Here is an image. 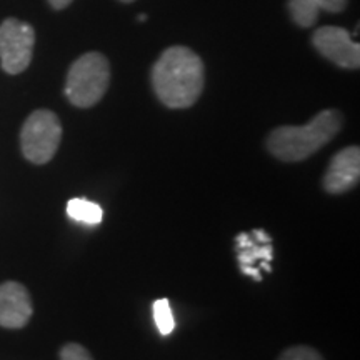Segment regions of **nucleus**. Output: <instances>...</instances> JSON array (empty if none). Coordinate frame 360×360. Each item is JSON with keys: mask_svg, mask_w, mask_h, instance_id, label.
Returning a JSON list of instances; mask_svg holds the SVG:
<instances>
[{"mask_svg": "<svg viewBox=\"0 0 360 360\" xmlns=\"http://www.w3.org/2000/svg\"><path fill=\"white\" fill-rule=\"evenodd\" d=\"M205 82L204 62L187 47H170L162 52L152 69V87L169 109H187L199 101Z\"/></svg>", "mask_w": 360, "mask_h": 360, "instance_id": "f257e3e1", "label": "nucleus"}, {"mask_svg": "<svg viewBox=\"0 0 360 360\" xmlns=\"http://www.w3.org/2000/svg\"><path fill=\"white\" fill-rule=\"evenodd\" d=\"M342 129V114L337 109H327L302 127L285 125L269 134L267 148L283 162H300L315 154L332 141Z\"/></svg>", "mask_w": 360, "mask_h": 360, "instance_id": "f03ea898", "label": "nucleus"}, {"mask_svg": "<svg viewBox=\"0 0 360 360\" xmlns=\"http://www.w3.org/2000/svg\"><path fill=\"white\" fill-rule=\"evenodd\" d=\"M110 82V65L105 56L87 52L72 64L65 80V96L72 105L89 109L105 96Z\"/></svg>", "mask_w": 360, "mask_h": 360, "instance_id": "7ed1b4c3", "label": "nucleus"}, {"mask_svg": "<svg viewBox=\"0 0 360 360\" xmlns=\"http://www.w3.org/2000/svg\"><path fill=\"white\" fill-rule=\"evenodd\" d=\"M62 141V125L52 110L39 109L27 117L20 130L22 154L32 164L52 160Z\"/></svg>", "mask_w": 360, "mask_h": 360, "instance_id": "20e7f679", "label": "nucleus"}, {"mask_svg": "<svg viewBox=\"0 0 360 360\" xmlns=\"http://www.w3.org/2000/svg\"><path fill=\"white\" fill-rule=\"evenodd\" d=\"M34 27L27 22L7 19L0 24V65L11 75L22 74L32 60Z\"/></svg>", "mask_w": 360, "mask_h": 360, "instance_id": "39448f33", "label": "nucleus"}, {"mask_svg": "<svg viewBox=\"0 0 360 360\" xmlns=\"http://www.w3.org/2000/svg\"><path fill=\"white\" fill-rule=\"evenodd\" d=\"M312 44L323 57L342 69H359L360 45L354 42L349 30L335 25L321 27L314 32Z\"/></svg>", "mask_w": 360, "mask_h": 360, "instance_id": "423d86ee", "label": "nucleus"}, {"mask_svg": "<svg viewBox=\"0 0 360 360\" xmlns=\"http://www.w3.org/2000/svg\"><path fill=\"white\" fill-rule=\"evenodd\" d=\"M360 179V148L345 147L332 157L323 174V188L328 193H344L354 188Z\"/></svg>", "mask_w": 360, "mask_h": 360, "instance_id": "0eeeda50", "label": "nucleus"}, {"mask_svg": "<svg viewBox=\"0 0 360 360\" xmlns=\"http://www.w3.org/2000/svg\"><path fill=\"white\" fill-rule=\"evenodd\" d=\"M29 290L19 282L0 283V327L22 328L32 317Z\"/></svg>", "mask_w": 360, "mask_h": 360, "instance_id": "6e6552de", "label": "nucleus"}, {"mask_svg": "<svg viewBox=\"0 0 360 360\" xmlns=\"http://www.w3.org/2000/svg\"><path fill=\"white\" fill-rule=\"evenodd\" d=\"M347 7V0H289L292 20L299 27H312L319 19V12H342Z\"/></svg>", "mask_w": 360, "mask_h": 360, "instance_id": "1a4fd4ad", "label": "nucleus"}, {"mask_svg": "<svg viewBox=\"0 0 360 360\" xmlns=\"http://www.w3.org/2000/svg\"><path fill=\"white\" fill-rule=\"evenodd\" d=\"M236 250L240 267H249L254 262H270L274 259L272 244H262L255 240L254 236L242 232L236 237Z\"/></svg>", "mask_w": 360, "mask_h": 360, "instance_id": "9d476101", "label": "nucleus"}, {"mask_svg": "<svg viewBox=\"0 0 360 360\" xmlns=\"http://www.w3.org/2000/svg\"><path fill=\"white\" fill-rule=\"evenodd\" d=\"M67 215L74 222L84 225H98L103 219V210L96 202L77 197V199H70L67 202Z\"/></svg>", "mask_w": 360, "mask_h": 360, "instance_id": "9b49d317", "label": "nucleus"}, {"mask_svg": "<svg viewBox=\"0 0 360 360\" xmlns=\"http://www.w3.org/2000/svg\"><path fill=\"white\" fill-rule=\"evenodd\" d=\"M152 314H154V321L160 335L167 337L174 332L175 319L170 309V302L167 299H159L152 304Z\"/></svg>", "mask_w": 360, "mask_h": 360, "instance_id": "f8f14e48", "label": "nucleus"}, {"mask_svg": "<svg viewBox=\"0 0 360 360\" xmlns=\"http://www.w3.org/2000/svg\"><path fill=\"white\" fill-rule=\"evenodd\" d=\"M278 360H323V357L307 345H295V347L283 350Z\"/></svg>", "mask_w": 360, "mask_h": 360, "instance_id": "ddd939ff", "label": "nucleus"}, {"mask_svg": "<svg viewBox=\"0 0 360 360\" xmlns=\"http://www.w3.org/2000/svg\"><path fill=\"white\" fill-rule=\"evenodd\" d=\"M60 360H94L89 350L80 344H67L60 350Z\"/></svg>", "mask_w": 360, "mask_h": 360, "instance_id": "4468645a", "label": "nucleus"}, {"mask_svg": "<svg viewBox=\"0 0 360 360\" xmlns=\"http://www.w3.org/2000/svg\"><path fill=\"white\" fill-rule=\"evenodd\" d=\"M240 272L244 274V276H250L252 278H255V281H262V276H260L259 270L252 267V265H249V267H240Z\"/></svg>", "mask_w": 360, "mask_h": 360, "instance_id": "2eb2a0df", "label": "nucleus"}, {"mask_svg": "<svg viewBox=\"0 0 360 360\" xmlns=\"http://www.w3.org/2000/svg\"><path fill=\"white\" fill-rule=\"evenodd\" d=\"M72 2H74V0H49V4H51L56 11H62V8L69 7Z\"/></svg>", "mask_w": 360, "mask_h": 360, "instance_id": "dca6fc26", "label": "nucleus"}, {"mask_svg": "<svg viewBox=\"0 0 360 360\" xmlns=\"http://www.w3.org/2000/svg\"><path fill=\"white\" fill-rule=\"evenodd\" d=\"M260 267H262L265 272H272V267H270L269 262H260Z\"/></svg>", "mask_w": 360, "mask_h": 360, "instance_id": "f3484780", "label": "nucleus"}, {"mask_svg": "<svg viewBox=\"0 0 360 360\" xmlns=\"http://www.w3.org/2000/svg\"><path fill=\"white\" fill-rule=\"evenodd\" d=\"M137 20H139V22H146V20H147V15H146V13H142V15L137 17Z\"/></svg>", "mask_w": 360, "mask_h": 360, "instance_id": "a211bd4d", "label": "nucleus"}, {"mask_svg": "<svg viewBox=\"0 0 360 360\" xmlns=\"http://www.w3.org/2000/svg\"><path fill=\"white\" fill-rule=\"evenodd\" d=\"M120 2H124V4H130V2H134V0H120Z\"/></svg>", "mask_w": 360, "mask_h": 360, "instance_id": "6ab92c4d", "label": "nucleus"}]
</instances>
